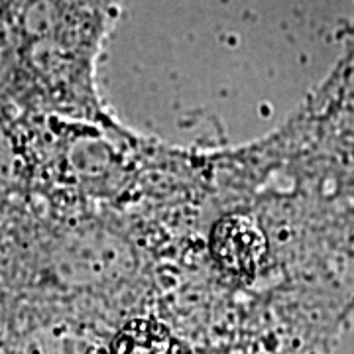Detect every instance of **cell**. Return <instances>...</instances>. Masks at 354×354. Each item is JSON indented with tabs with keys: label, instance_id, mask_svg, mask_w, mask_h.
I'll list each match as a JSON object with an SVG mask.
<instances>
[{
	"label": "cell",
	"instance_id": "cell-1",
	"mask_svg": "<svg viewBox=\"0 0 354 354\" xmlns=\"http://www.w3.org/2000/svg\"><path fill=\"white\" fill-rule=\"evenodd\" d=\"M268 244L262 228L248 215L221 218L211 232V252L216 262L236 276H248L264 260Z\"/></svg>",
	"mask_w": 354,
	"mask_h": 354
},
{
	"label": "cell",
	"instance_id": "cell-2",
	"mask_svg": "<svg viewBox=\"0 0 354 354\" xmlns=\"http://www.w3.org/2000/svg\"><path fill=\"white\" fill-rule=\"evenodd\" d=\"M169 344V330L160 321L136 319L118 333L113 354H167Z\"/></svg>",
	"mask_w": 354,
	"mask_h": 354
}]
</instances>
